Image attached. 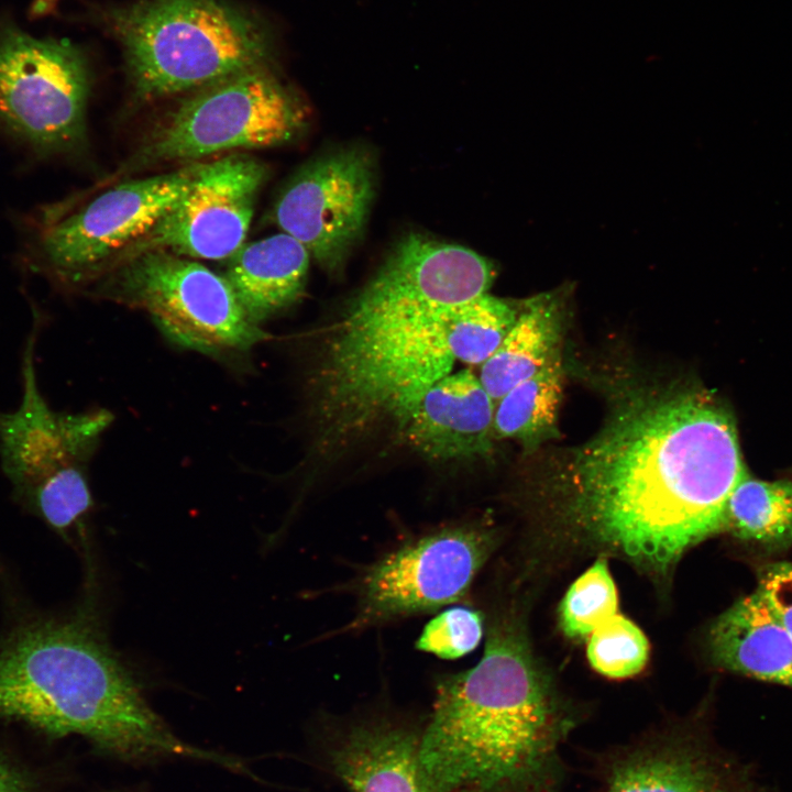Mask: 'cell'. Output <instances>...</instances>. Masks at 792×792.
Here are the masks:
<instances>
[{
	"label": "cell",
	"mask_w": 792,
	"mask_h": 792,
	"mask_svg": "<svg viewBox=\"0 0 792 792\" xmlns=\"http://www.w3.org/2000/svg\"><path fill=\"white\" fill-rule=\"evenodd\" d=\"M306 123L298 99L257 66L184 100L144 142L134 164L193 163L228 151L277 146L298 136Z\"/></svg>",
	"instance_id": "cell-10"
},
{
	"label": "cell",
	"mask_w": 792,
	"mask_h": 792,
	"mask_svg": "<svg viewBox=\"0 0 792 792\" xmlns=\"http://www.w3.org/2000/svg\"><path fill=\"white\" fill-rule=\"evenodd\" d=\"M494 277V265L479 253L411 232L397 241L340 319L365 321L460 305L487 293Z\"/></svg>",
	"instance_id": "cell-14"
},
{
	"label": "cell",
	"mask_w": 792,
	"mask_h": 792,
	"mask_svg": "<svg viewBox=\"0 0 792 792\" xmlns=\"http://www.w3.org/2000/svg\"><path fill=\"white\" fill-rule=\"evenodd\" d=\"M376 189L370 150L344 146L304 164L275 201L273 220L328 274L343 266L365 230Z\"/></svg>",
	"instance_id": "cell-12"
},
{
	"label": "cell",
	"mask_w": 792,
	"mask_h": 792,
	"mask_svg": "<svg viewBox=\"0 0 792 792\" xmlns=\"http://www.w3.org/2000/svg\"><path fill=\"white\" fill-rule=\"evenodd\" d=\"M725 531L766 552L792 547V480H760L748 471L733 490Z\"/></svg>",
	"instance_id": "cell-21"
},
{
	"label": "cell",
	"mask_w": 792,
	"mask_h": 792,
	"mask_svg": "<svg viewBox=\"0 0 792 792\" xmlns=\"http://www.w3.org/2000/svg\"><path fill=\"white\" fill-rule=\"evenodd\" d=\"M485 616L468 606H453L433 617L416 640V649L453 660L473 651L482 640Z\"/></svg>",
	"instance_id": "cell-25"
},
{
	"label": "cell",
	"mask_w": 792,
	"mask_h": 792,
	"mask_svg": "<svg viewBox=\"0 0 792 792\" xmlns=\"http://www.w3.org/2000/svg\"><path fill=\"white\" fill-rule=\"evenodd\" d=\"M492 616L479 662L436 682L420 778L431 792H558L573 721L518 622Z\"/></svg>",
	"instance_id": "cell-2"
},
{
	"label": "cell",
	"mask_w": 792,
	"mask_h": 792,
	"mask_svg": "<svg viewBox=\"0 0 792 792\" xmlns=\"http://www.w3.org/2000/svg\"><path fill=\"white\" fill-rule=\"evenodd\" d=\"M562 329L563 306L557 294L520 302L514 326L481 366L479 378L494 402L560 354Z\"/></svg>",
	"instance_id": "cell-20"
},
{
	"label": "cell",
	"mask_w": 792,
	"mask_h": 792,
	"mask_svg": "<svg viewBox=\"0 0 792 792\" xmlns=\"http://www.w3.org/2000/svg\"><path fill=\"white\" fill-rule=\"evenodd\" d=\"M746 472L735 417L713 392L642 393L574 455L565 513L591 541L667 571L725 531Z\"/></svg>",
	"instance_id": "cell-1"
},
{
	"label": "cell",
	"mask_w": 792,
	"mask_h": 792,
	"mask_svg": "<svg viewBox=\"0 0 792 792\" xmlns=\"http://www.w3.org/2000/svg\"><path fill=\"white\" fill-rule=\"evenodd\" d=\"M706 646L725 671L792 688V637L756 590L712 622Z\"/></svg>",
	"instance_id": "cell-18"
},
{
	"label": "cell",
	"mask_w": 792,
	"mask_h": 792,
	"mask_svg": "<svg viewBox=\"0 0 792 792\" xmlns=\"http://www.w3.org/2000/svg\"><path fill=\"white\" fill-rule=\"evenodd\" d=\"M40 316L22 352V398L16 409L0 411V464L15 499L68 539L85 537L94 508L88 463L112 421L105 409L78 414L53 410L36 376L35 349Z\"/></svg>",
	"instance_id": "cell-5"
},
{
	"label": "cell",
	"mask_w": 792,
	"mask_h": 792,
	"mask_svg": "<svg viewBox=\"0 0 792 792\" xmlns=\"http://www.w3.org/2000/svg\"><path fill=\"white\" fill-rule=\"evenodd\" d=\"M496 544L494 529L476 520L404 540L354 579V617L343 631H362L463 601Z\"/></svg>",
	"instance_id": "cell-9"
},
{
	"label": "cell",
	"mask_w": 792,
	"mask_h": 792,
	"mask_svg": "<svg viewBox=\"0 0 792 792\" xmlns=\"http://www.w3.org/2000/svg\"><path fill=\"white\" fill-rule=\"evenodd\" d=\"M586 654L591 667L602 675L629 678L645 668L649 642L635 623L615 614L588 636Z\"/></svg>",
	"instance_id": "cell-24"
},
{
	"label": "cell",
	"mask_w": 792,
	"mask_h": 792,
	"mask_svg": "<svg viewBox=\"0 0 792 792\" xmlns=\"http://www.w3.org/2000/svg\"><path fill=\"white\" fill-rule=\"evenodd\" d=\"M89 292L145 311L170 342L220 360L244 355L270 338L223 275L167 251L121 260Z\"/></svg>",
	"instance_id": "cell-8"
},
{
	"label": "cell",
	"mask_w": 792,
	"mask_h": 792,
	"mask_svg": "<svg viewBox=\"0 0 792 792\" xmlns=\"http://www.w3.org/2000/svg\"><path fill=\"white\" fill-rule=\"evenodd\" d=\"M310 258L300 242L280 232L244 243L228 258L223 276L248 317L260 326L301 297Z\"/></svg>",
	"instance_id": "cell-19"
},
{
	"label": "cell",
	"mask_w": 792,
	"mask_h": 792,
	"mask_svg": "<svg viewBox=\"0 0 792 792\" xmlns=\"http://www.w3.org/2000/svg\"><path fill=\"white\" fill-rule=\"evenodd\" d=\"M604 792H730L712 750L686 733H667L627 747L609 761Z\"/></svg>",
	"instance_id": "cell-17"
},
{
	"label": "cell",
	"mask_w": 792,
	"mask_h": 792,
	"mask_svg": "<svg viewBox=\"0 0 792 792\" xmlns=\"http://www.w3.org/2000/svg\"><path fill=\"white\" fill-rule=\"evenodd\" d=\"M617 591L606 560L598 559L566 591L559 609L562 631L586 638L617 614Z\"/></svg>",
	"instance_id": "cell-23"
},
{
	"label": "cell",
	"mask_w": 792,
	"mask_h": 792,
	"mask_svg": "<svg viewBox=\"0 0 792 792\" xmlns=\"http://www.w3.org/2000/svg\"><path fill=\"white\" fill-rule=\"evenodd\" d=\"M0 792H40V789L31 774L0 755Z\"/></svg>",
	"instance_id": "cell-27"
},
{
	"label": "cell",
	"mask_w": 792,
	"mask_h": 792,
	"mask_svg": "<svg viewBox=\"0 0 792 792\" xmlns=\"http://www.w3.org/2000/svg\"><path fill=\"white\" fill-rule=\"evenodd\" d=\"M419 735L393 716L362 718L332 735L328 758L350 792H431L419 774Z\"/></svg>",
	"instance_id": "cell-16"
},
{
	"label": "cell",
	"mask_w": 792,
	"mask_h": 792,
	"mask_svg": "<svg viewBox=\"0 0 792 792\" xmlns=\"http://www.w3.org/2000/svg\"><path fill=\"white\" fill-rule=\"evenodd\" d=\"M266 176L265 165L244 154L205 163L185 193L113 266L148 250L188 258H230L244 244Z\"/></svg>",
	"instance_id": "cell-13"
},
{
	"label": "cell",
	"mask_w": 792,
	"mask_h": 792,
	"mask_svg": "<svg viewBox=\"0 0 792 792\" xmlns=\"http://www.w3.org/2000/svg\"><path fill=\"white\" fill-rule=\"evenodd\" d=\"M0 717L54 737L79 735L121 761L183 758L232 771L242 766L167 727L111 648L91 596L73 615L28 623L0 642Z\"/></svg>",
	"instance_id": "cell-3"
},
{
	"label": "cell",
	"mask_w": 792,
	"mask_h": 792,
	"mask_svg": "<svg viewBox=\"0 0 792 792\" xmlns=\"http://www.w3.org/2000/svg\"><path fill=\"white\" fill-rule=\"evenodd\" d=\"M756 591L792 637V561L760 565Z\"/></svg>",
	"instance_id": "cell-26"
},
{
	"label": "cell",
	"mask_w": 792,
	"mask_h": 792,
	"mask_svg": "<svg viewBox=\"0 0 792 792\" xmlns=\"http://www.w3.org/2000/svg\"><path fill=\"white\" fill-rule=\"evenodd\" d=\"M494 400L470 370L433 384L398 431L421 455L436 461L484 459L493 451Z\"/></svg>",
	"instance_id": "cell-15"
},
{
	"label": "cell",
	"mask_w": 792,
	"mask_h": 792,
	"mask_svg": "<svg viewBox=\"0 0 792 792\" xmlns=\"http://www.w3.org/2000/svg\"><path fill=\"white\" fill-rule=\"evenodd\" d=\"M561 355L509 389L497 402L494 435L519 441L532 449L554 437L562 397Z\"/></svg>",
	"instance_id": "cell-22"
},
{
	"label": "cell",
	"mask_w": 792,
	"mask_h": 792,
	"mask_svg": "<svg viewBox=\"0 0 792 792\" xmlns=\"http://www.w3.org/2000/svg\"><path fill=\"white\" fill-rule=\"evenodd\" d=\"M89 76L68 41L37 38L0 20V128L42 155L85 140Z\"/></svg>",
	"instance_id": "cell-11"
},
{
	"label": "cell",
	"mask_w": 792,
	"mask_h": 792,
	"mask_svg": "<svg viewBox=\"0 0 792 792\" xmlns=\"http://www.w3.org/2000/svg\"><path fill=\"white\" fill-rule=\"evenodd\" d=\"M204 165L188 163L123 182L80 204L43 208L33 229V268L65 290H90L156 224Z\"/></svg>",
	"instance_id": "cell-7"
},
{
	"label": "cell",
	"mask_w": 792,
	"mask_h": 792,
	"mask_svg": "<svg viewBox=\"0 0 792 792\" xmlns=\"http://www.w3.org/2000/svg\"><path fill=\"white\" fill-rule=\"evenodd\" d=\"M455 306L337 322L311 378L321 449H341L385 425L400 430L425 393L461 359Z\"/></svg>",
	"instance_id": "cell-4"
},
{
	"label": "cell",
	"mask_w": 792,
	"mask_h": 792,
	"mask_svg": "<svg viewBox=\"0 0 792 792\" xmlns=\"http://www.w3.org/2000/svg\"><path fill=\"white\" fill-rule=\"evenodd\" d=\"M141 98L204 88L262 66L264 35L220 0H145L108 15Z\"/></svg>",
	"instance_id": "cell-6"
}]
</instances>
